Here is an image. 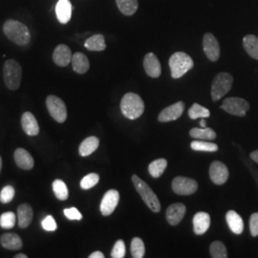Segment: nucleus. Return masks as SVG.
I'll use <instances>...</instances> for the list:
<instances>
[{"mask_svg": "<svg viewBox=\"0 0 258 258\" xmlns=\"http://www.w3.org/2000/svg\"><path fill=\"white\" fill-rule=\"evenodd\" d=\"M3 32L11 41L19 46H26L31 41V34L27 26L18 20L8 19L3 25Z\"/></svg>", "mask_w": 258, "mask_h": 258, "instance_id": "nucleus-1", "label": "nucleus"}, {"mask_svg": "<svg viewBox=\"0 0 258 258\" xmlns=\"http://www.w3.org/2000/svg\"><path fill=\"white\" fill-rule=\"evenodd\" d=\"M120 110L122 115L129 120H136L145 111V103L138 94L127 93L120 102Z\"/></svg>", "mask_w": 258, "mask_h": 258, "instance_id": "nucleus-2", "label": "nucleus"}, {"mask_svg": "<svg viewBox=\"0 0 258 258\" xmlns=\"http://www.w3.org/2000/svg\"><path fill=\"white\" fill-rule=\"evenodd\" d=\"M169 67L171 70V77L173 79H180L189 70L194 68L192 58L184 52H177L169 58Z\"/></svg>", "mask_w": 258, "mask_h": 258, "instance_id": "nucleus-3", "label": "nucleus"}, {"mask_svg": "<svg viewBox=\"0 0 258 258\" xmlns=\"http://www.w3.org/2000/svg\"><path fill=\"white\" fill-rule=\"evenodd\" d=\"M132 182L135 185L136 190L138 191L140 196L144 200V202L148 208L153 212H159L161 211V204L157 197L156 194L151 189L145 181H143L137 175L132 176Z\"/></svg>", "mask_w": 258, "mask_h": 258, "instance_id": "nucleus-4", "label": "nucleus"}, {"mask_svg": "<svg viewBox=\"0 0 258 258\" xmlns=\"http://www.w3.org/2000/svg\"><path fill=\"white\" fill-rule=\"evenodd\" d=\"M4 83L10 90H18L21 83L22 69L19 62L15 59H8L3 66Z\"/></svg>", "mask_w": 258, "mask_h": 258, "instance_id": "nucleus-5", "label": "nucleus"}, {"mask_svg": "<svg viewBox=\"0 0 258 258\" xmlns=\"http://www.w3.org/2000/svg\"><path fill=\"white\" fill-rule=\"evenodd\" d=\"M233 83V77L229 73L222 72L217 75L212 84V98L213 102H217L230 92Z\"/></svg>", "mask_w": 258, "mask_h": 258, "instance_id": "nucleus-6", "label": "nucleus"}, {"mask_svg": "<svg viewBox=\"0 0 258 258\" xmlns=\"http://www.w3.org/2000/svg\"><path fill=\"white\" fill-rule=\"evenodd\" d=\"M47 109L53 119L62 123L67 119V108L64 102L55 95H49L46 99Z\"/></svg>", "mask_w": 258, "mask_h": 258, "instance_id": "nucleus-7", "label": "nucleus"}, {"mask_svg": "<svg viewBox=\"0 0 258 258\" xmlns=\"http://www.w3.org/2000/svg\"><path fill=\"white\" fill-rule=\"evenodd\" d=\"M221 109L233 116L244 117L247 111L249 109V102L244 99L233 97L224 100L221 105Z\"/></svg>", "mask_w": 258, "mask_h": 258, "instance_id": "nucleus-8", "label": "nucleus"}, {"mask_svg": "<svg viewBox=\"0 0 258 258\" xmlns=\"http://www.w3.org/2000/svg\"><path fill=\"white\" fill-rule=\"evenodd\" d=\"M198 189L197 182L187 177H175L172 181V190L178 195H190Z\"/></svg>", "mask_w": 258, "mask_h": 258, "instance_id": "nucleus-9", "label": "nucleus"}, {"mask_svg": "<svg viewBox=\"0 0 258 258\" xmlns=\"http://www.w3.org/2000/svg\"><path fill=\"white\" fill-rule=\"evenodd\" d=\"M204 52L211 61H217L220 56V45L212 33H207L203 38Z\"/></svg>", "mask_w": 258, "mask_h": 258, "instance_id": "nucleus-10", "label": "nucleus"}, {"mask_svg": "<svg viewBox=\"0 0 258 258\" xmlns=\"http://www.w3.org/2000/svg\"><path fill=\"white\" fill-rule=\"evenodd\" d=\"M120 201V194L115 190V189H110L106 194L103 195L102 197L100 210L103 216H108L112 214L115 209L117 208L118 204Z\"/></svg>", "mask_w": 258, "mask_h": 258, "instance_id": "nucleus-11", "label": "nucleus"}, {"mask_svg": "<svg viewBox=\"0 0 258 258\" xmlns=\"http://www.w3.org/2000/svg\"><path fill=\"white\" fill-rule=\"evenodd\" d=\"M229 169L219 161H214L210 166V177L215 184L221 185L225 184L229 179Z\"/></svg>", "mask_w": 258, "mask_h": 258, "instance_id": "nucleus-12", "label": "nucleus"}, {"mask_svg": "<svg viewBox=\"0 0 258 258\" xmlns=\"http://www.w3.org/2000/svg\"><path fill=\"white\" fill-rule=\"evenodd\" d=\"M184 110V103L183 102H178L166 107L165 109L161 111L159 114V121L161 122H167L171 120L179 119Z\"/></svg>", "mask_w": 258, "mask_h": 258, "instance_id": "nucleus-13", "label": "nucleus"}, {"mask_svg": "<svg viewBox=\"0 0 258 258\" xmlns=\"http://www.w3.org/2000/svg\"><path fill=\"white\" fill-rule=\"evenodd\" d=\"M186 208L184 204H172L166 210V220L171 226H176L183 220Z\"/></svg>", "mask_w": 258, "mask_h": 258, "instance_id": "nucleus-14", "label": "nucleus"}, {"mask_svg": "<svg viewBox=\"0 0 258 258\" xmlns=\"http://www.w3.org/2000/svg\"><path fill=\"white\" fill-rule=\"evenodd\" d=\"M71 49L65 44H59L55 47L53 53V61L57 66L65 67L72 61Z\"/></svg>", "mask_w": 258, "mask_h": 258, "instance_id": "nucleus-15", "label": "nucleus"}, {"mask_svg": "<svg viewBox=\"0 0 258 258\" xmlns=\"http://www.w3.org/2000/svg\"><path fill=\"white\" fill-rule=\"evenodd\" d=\"M144 67H145V71L146 73L151 77V78H159L162 69H161V64L160 61L157 57V55L153 53H148L145 55L144 58Z\"/></svg>", "mask_w": 258, "mask_h": 258, "instance_id": "nucleus-16", "label": "nucleus"}, {"mask_svg": "<svg viewBox=\"0 0 258 258\" xmlns=\"http://www.w3.org/2000/svg\"><path fill=\"white\" fill-rule=\"evenodd\" d=\"M55 15L57 20L66 24L70 21L72 17V4L69 0H58L55 5Z\"/></svg>", "mask_w": 258, "mask_h": 258, "instance_id": "nucleus-17", "label": "nucleus"}, {"mask_svg": "<svg viewBox=\"0 0 258 258\" xmlns=\"http://www.w3.org/2000/svg\"><path fill=\"white\" fill-rule=\"evenodd\" d=\"M211 217L207 212H197L194 217V231L195 234L201 235L210 229Z\"/></svg>", "mask_w": 258, "mask_h": 258, "instance_id": "nucleus-18", "label": "nucleus"}, {"mask_svg": "<svg viewBox=\"0 0 258 258\" xmlns=\"http://www.w3.org/2000/svg\"><path fill=\"white\" fill-rule=\"evenodd\" d=\"M21 125L24 132L29 136H37L39 126L36 117L31 112H25L21 117Z\"/></svg>", "mask_w": 258, "mask_h": 258, "instance_id": "nucleus-19", "label": "nucleus"}, {"mask_svg": "<svg viewBox=\"0 0 258 258\" xmlns=\"http://www.w3.org/2000/svg\"><path fill=\"white\" fill-rule=\"evenodd\" d=\"M15 161L19 168L24 170H30L34 167L35 162L32 155L24 148H18L15 151Z\"/></svg>", "mask_w": 258, "mask_h": 258, "instance_id": "nucleus-20", "label": "nucleus"}, {"mask_svg": "<svg viewBox=\"0 0 258 258\" xmlns=\"http://www.w3.org/2000/svg\"><path fill=\"white\" fill-rule=\"evenodd\" d=\"M0 244L3 248L12 250L21 249L23 246L21 238L17 233L14 232H7L2 234L0 237Z\"/></svg>", "mask_w": 258, "mask_h": 258, "instance_id": "nucleus-21", "label": "nucleus"}, {"mask_svg": "<svg viewBox=\"0 0 258 258\" xmlns=\"http://www.w3.org/2000/svg\"><path fill=\"white\" fill-rule=\"evenodd\" d=\"M34 216L33 209L28 204H21L18 208V218L19 226L21 229H26L32 223Z\"/></svg>", "mask_w": 258, "mask_h": 258, "instance_id": "nucleus-22", "label": "nucleus"}, {"mask_svg": "<svg viewBox=\"0 0 258 258\" xmlns=\"http://www.w3.org/2000/svg\"><path fill=\"white\" fill-rule=\"evenodd\" d=\"M71 63L73 66V70L78 74H85L90 68V63L87 56L81 52L73 55Z\"/></svg>", "mask_w": 258, "mask_h": 258, "instance_id": "nucleus-23", "label": "nucleus"}, {"mask_svg": "<svg viewBox=\"0 0 258 258\" xmlns=\"http://www.w3.org/2000/svg\"><path fill=\"white\" fill-rule=\"evenodd\" d=\"M226 220L231 231L235 234H241L244 231V222L239 214L234 211H229L226 214Z\"/></svg>", "mask_w": 258, "mask_h": 258, "instance_id": "nucleus-24", "label": "nucleus"}, {"mask_svg": "<svg viewBox=\"0 0 258 258\" xmlns=\"http://www.w3.org/2000/svg\"><path fill=\"white\" fill-rule=\"evenodd\" d=\"M100 146V140L97 137H88V138L83 140V143L81 144L79 152L80 155L83 157L89 156L91 155L93 152L97 150V148Z\"/></svg>", "mask_w": 258, "mask_h": 258, "instance_id": "nucleus-25", "label": "nucleus"}, {"mask_svg": "<svg viewBox=\"0 0 258 258\" xmlns=\"http://www.w3.org/2000/svg\"><path fill=\"white\" fill-rule=\"evenodd\" d=\"M84 47L89 51H97V52L103 51L106 48L104 37L101 34L94 35L92 37L86 39V41L84 42Z\"/></svg>", "mask_w": 258, "mask_h": 258, "instance_id": "nucleus-26", "label": "nucleus"}, {"mask_svg": "<svg viewBox=\"0 0 258 258\" xmlns=\"http://www.w3.org/2000/svg\"><path fill=\"white\" fill-rule=\"evenodd\" d=\"M243 46L248 55L258 59V38L253 35H248L243 38Z\"/></svg>", "mask_w": 258, "mask_h": 258, "instance_id": "nucleus-27", "label": "nucleus"}, {"mask_svg": "<svg viewBox=\"0 0 258 258\" xmlns=\"http://www.w3.org/2000/svg\"><path fill=\"white\" fill-rule=\"evenodd\" d=\"M116 3L124 16H133L138 10V0H116Z\"/></svg>", "mask_w": 258, "mask_h": 258, "instance_id": "nucleus-28", "label": "nucleus"}, {"mask_svg": "<svg viewBox=\"0 0 258 258\" xmlns=\"http://www.w3.org/2000/svg\"><path fill=\"white\" fill-rule=\"evenodd\" d=\"M167 166L166 159H158L151 162L148 166V172L153 178H159L164 174Z\"/></svg>", "mask_w": 258, "mask_h": 258, "instance_id": "nucleus-29", "label": "nucleus"}, {"mask_svg": "<svg viewBox=\"0 0 258 258\" xmlns=\"http://www.w3.org/2000/svg\"><path fill=\"white\" fill-rule=\"evenodd\" d=\"M189 135L194 139L197 140H214L216 138V133L214 130H212L210 127H205V128H195L190 129Z\"/></svg>", "mask_w": 258, "mask_h": 258, "instance_id": "nucleus-30", "label": "nucleus"}, {"mask_svg": "<svg viewBox=\"0 0 258 258\" xmlns=\"http://www.w3.org/2000/svg\"><path fill=\"white\" fill-rule=\"evenodd\" d=\"M53 190L55 194V197L60 200V201H65L68 199L69 197V192H68V188L67 185L65 184L64 182L62 180L56 179L53 182Z\"/></svg>", "mask_w": 258, "mask_h": 258, "instance_id": "nucleus-31", "label": "nucleus"}, {"mask_svg": "<svg viewBox=\"0 0 258 258\" xmlns=\"http://www.w3.org/2000/svg\"><path fill=\"white\" fill-rule=\"evenodd\" d=\"M130 249H131L132 257L142 258L145 256V253H146L145 243L139 237H134L132 239L131 245H130Z\"/></svg>", "mask_w": 258, "mask_h": 258, "instance_id": "nucleus-32", "label": "nucleus"}, {"mask_svg": "<svg viewBox=\"0 0 258 258\" xmlns=\"http://www.w3.org/2000/svg\"><path fill=\"white\" fill-rule=\"evenodd\" d=\"M210 115H211L210 110L198 103H194V105L190 107V109L188 110V116L191 120H196L199 118L206 119V118H209Z\"/></svg>", "mask_w": 258, "mask_h": 258, "instance_id": "nucleus-33", "label": "nucleus"}, {"mask_svg": "<svg viewBox=\"0 0 258 258\" xmlns=\"http://www.w3.org/2000/svg\"><path fill=\"white\" fill-rule=\"evenodd\" d=\"M210 252L213 258H227L228 251L226 246L222 243L221 241H214L211 244Z\"/></svg>", "mask_w": 258, "mask_h": 258, "instance_id": "nucleus-34", "label": "nucleus"}, {"mask_svg": "<svg viewBox=\"0 0 258 258\" xmlns=\"http://www.w3.org/2000/svg\"><path fill=\"white\" fill-rule=\"evenodd\" d=\"M190 147L196 151H206V152H215L218 150V146L210 142L203 141H194L190 144Z\"/></svg>", "mask_w": 258, "mask_h": 258, "instance_id": "nucleus-35", "label": "nucleus"}, {"mask_svg": "<svg viewBox=\"0 0 258 258\" xmlns=\"http://www.w3.org/2000/svg\"><path fill=\"white\" fill-rule=\"evenodd\" d=\"M17 216L12 212H5L0 216V227L5 230H11L16 225Z\"/></svg>", "mask_w": 258, "mask_h": 258, "instance_id": "nucleus-36", "label": "nucleus"}, {"mask_svg": "<svg viewBox=\"0 0 258 258\" xmlns=\"http://www.w3.org/2000/svg\"><path fill=\"white\" fill-rule=\"evenodd\" d=\"M99 181H100V176L97 173H90L82 179L81 187L83 189H89L98 184Z\"/></svg>", "mask_w": 258, "mask_h": 258, "instance_id": "nucleus-37", "label": "nucleus"}, {"mask_svg": "<svg viewBox=\"0 0 258 258\" xmlns=\"http://www.w3.org/2000/svg\"><path fill=\"white\" fill-rule=\"evenodd\" d=\"M15 188L12 185H6L5 187L2 188L0 192V201L1 203L8 204L14 199L15 197Z\"/></svg>", "mask_w": 258, "mask_h": 258, "instance_id": "nucleus-38", "label": "nucleus"}, {"mask_svg": "<svg viewBox=\"0 0 258 258\" xmlns=\"http://www.w3.org/2000/svg\"><path fill=\"white\" fill-rule=\"evenodd\" d=\"M125 256V244L122 240H118L111 251V257L123 258Z\"/></svg>", "mask_w": 258, "mask_h": 258, "instance_id": "nucleus-39", "label": "nucleus"}, {"mask_svg": "<svg viewBox=\"0 0 258 258\" xmlns=\"http://www.w3.org/2000/svg\"><path fill=\"white\" fill-rule=\"evenodd\" d=\"M249 231L251 236H258V212L252 213L249 218Z\"/></svg>", "mask_w": 258, "mask_h": 258, "instance_id": "nucleus-40", "label": "nucleus"}, {"mask_svg": "<svg viewBox=\"0 0 258 258\" xmlns=\"http://www.w3.org/2000/svg\"><path fill=\"white\" fill-rule=\"evenodd\" d=\"M64 215L70 220H82L83 215L82 213L78 211L76 208H70V209H65Z\"/></svg>", "mask_w": 258, "mask_h": 258, "instance_id": "nucleus-41", "label": "nucleus"}, {"mask_svg": "<svg viewBox=\"0 0 258 258\" xmlns=\"http://www.w3.org/2000/svg\"><path fill=\"white\" fill-rule=\"evenodd\" d=\"M42 228L47 231H54L56 230L57 226H56V223H55V219L53 218V216L48 215L43 219Z\"/></svg>", "mask_w": 258, "mask_h": 258, "instance_id": "nucleus-42", "label": "nucleus"}, {"mask_svg": "<svg viewBox=\"0 0 258 258\" xmlns=\"http://www.w3.org/2000/svg\"><path fill=\"white\" fill-rule=\"evenodd\" d=\"M104 254L102 253V251H94L89 255V258H103Z\"/></svg>", "mask_w": 258, "mask_h": 258, "instance_id": "nucleus-43", "label": "nucleus"}, {"mask_svg": "<svg viewBox=\"0 0 258 258\" xmlns=\"http://www.w3.org/2000/svg\"><path fill=\"white\" fill-rule=\"evenodd\" d=\"M250 158H251V160H253L255 163H257L258 164V150L252 151V152L250 153Z\"/></svg>", "mask_w": 258, "mask_h": 258, "instance_id": "nucleus-44", "label": "nucleus"}, {"mask_svg": "<svg viewBox=\"0 0 258 258\" xmlns=\"http://www.w3.org/2000/svg\"><path fill=\"white\" fill-rule=\"evenodd\" d=\"M200 126H201L202 128L207 127V125H206V120H205V118H202V120H200Z\"/></svg>", "mask_w": 258, "mask_h": 258, "instance_id": "nucleus-45", "label": "nucleus"}, {"mask_svg": "<svg viewBox=\"0 0 258 258\" xmlns=\"http://www.w3.org/2000/svg\"><path fill=\"white\" fill-rule=\"evenodd\" d=\"M16 258H27L28 256L26 255V254H24V253H19V254H17L16 256H15Z\"/></svg>", "mask_w": 258, "mask_h": 258, "instance_id": "nucleus-46", "label": "nucleus"}, {"mask_svg": "<svg viewBox=\"0 0 258 258\" xmlns=\"http://www.w3.org/2000/svg\"><path fill=\"white\" fill-rule=\"evenodd\" d=\"M1 168H2V159L0 157V171H1Z\"/></svg>", "mask_w": 258, "mask_h": 258, "instance_id": "nucleus-47", "label": "nucleus"}]
</instances>
